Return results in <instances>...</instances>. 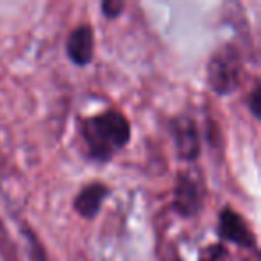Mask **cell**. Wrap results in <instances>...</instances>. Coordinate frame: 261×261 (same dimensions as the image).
I'll return each instance as SVG.
<instances>
[{
    "label": "cell",
    "mask_w": 261,
    "mask_h": 261,
    "mask_svg": "<svg viewBox=\"0 0 261 261\" xmlns=\"http://www.w3.org/2000/svg\"><path fill=\"white\" fill-rule=\"evenodd\" d=\"M245 77V52L236 41L215 48L206 63V84L218 97L238 91Z\"/></svg>",
    "instance_id": "2"
},
{
    "label": "cell",
    "mask_w": 261,
    "mask_h": 261,
    "mask_svg": "<svg viewBox=\"0 0 261 261\" xmlns=\"http://www.w3.org/2000/svg\"><path fill=\"white\" fill-rule=\"evenodd\" d=\"M175 156L185 163H195L202 154V133L192 113H177L167 122Z\"/></svg>",
    "instance_id": "3"
},
{
    "label": "cell",
    "mask_w": 261,
    "mask_h": 261,
    "mask_svg": "<svg viewBox=\"0 0 261 261\" xmlns=\"http://www.w3.org/2000/svg\"><path fill=\"white\" fill-rule=\"evenodd\" d=\"M197 261H232L231 252L224 243H210L204 249H200L199 259Z\"/></svg>",
    "instance_id": "9"
},
{
    "label": "cell",
    "mask_w": 261,
    "mask_h": 261,
    "mask_svg": "<svg viewBox=\"0 0 261 261\" xmlns=\"http://www.w3.org/2000/svg\"><path fill=\"white\" fill-rule=\"evenodd\" d=\"M206 202V185L202 177L195 175L192 170H181L175 175L174 182V199L172 207L175 215L185 220L195 218L200 215Z\"/></svg>",
    "instance_id": "4"
},
{
    "label": "cell",
    "mask_w": 261,
    "mask_h": 261,
    "mask_svg": "<svg viewBox=\"0 0 261 261\" xmlns=\"http://www.w3.org/2000/svg\"><path fill=\"white\" fill-rule=\"evenodd\" d=\"M127 4L123 0H104L100 4V13L106 20H116L123 15Z\"/></svg>",
    "instance_id": "10"
},
{
    "label": "cell",
    "mask_w": 261,
    "mask_h": 261,
    "mask_svg": "<svg viewBox=\"0 0 261 261\" xmlns=\"http://www.w3.org/2000/svg\"><path fill=\"white\" fill-rule=\"evenodd\" d=\"M95 29L91 23H79L68 33L65 41V54L77 68H86L95 58Z\"/></svg>",
    "instance_id": "6"
},
{
    "label": "cell",
    "mask_w": 261,
    "mask_h": 261,
    "mask_svg": "<svg viewBox=\"0 0 261 261\" xmlns=\"http://www.w3.org/2000/svg\"><path fill=\"white\" fill-rule=\"evenodd\" d=\"M111 195V186L102 181L86 182L77 192L72 200V210L79 215L83 220H95L100 215L102 206Z\"/></svg>",
    "instance_id": "7"
},
{
    "label": "cell",
    "mask_w": 261,
    "mask_h": 261,
    "mask_svg": "<svg viewBox=\"0 0 261 261\" xmlns=\"http://www.w3.org/2000/svg\"><path fill=\"white\" fill-rule=\"evenodd\" d=\"M20 234H22L23 242H25V252H27L29 261H50L41 238L36 234V231H34L29 224H22Z\"/></svg>",
    "instance_id": "8"
},
{
    "label": "cell",
    "mask_w": 261,
    "mask_h": 261,
    "mask_svg": "<svg viewBox=\"0 0 261 261\" xmlns=\"http://www.w3.org/2000/svg\"><path fill=\"white\" fill-rule=\"evenodd\" d=\"M79 138L84 156L97 165H108L133 140V125L123 111L108 108L95 115L79 118Z\"/></svg>",
    "instance_id": "1"
},
{
    "label": "cell",
    "mask_w": 261,
    "mask_h": 261,
    "mask_svg": "<svg viewBox=\"0 0 261 261\" xmlns=\"http://www.w3.org/2000/svg\"><path fill=\"white\" fill-rule=\"evenodd\" d=\"M217 234L220 243H232L242 250L257 252V236L250 229L249 222L243 218L240 211L231 206H224L218 211L217 218Z\"/></svg>",
    "instance_id": "5"
},
{
    "label": "cell",
    "mask_w": 261,
    "mask_h": 261,
    "mask_svg": "<svg viewBox=\"0 0 261 261\" xmlns=\"http://www.w3.org/2000/svg\"><path fill=\"white\" fill-rule=\"evenodd\" d=\"M261 84L259 81H256L252 86V90L249 91L247 95V108H249L250 115H252L254 120H259L261 118Z\"/></svg>",
    "instance_id": "11"
}]
</instances>
